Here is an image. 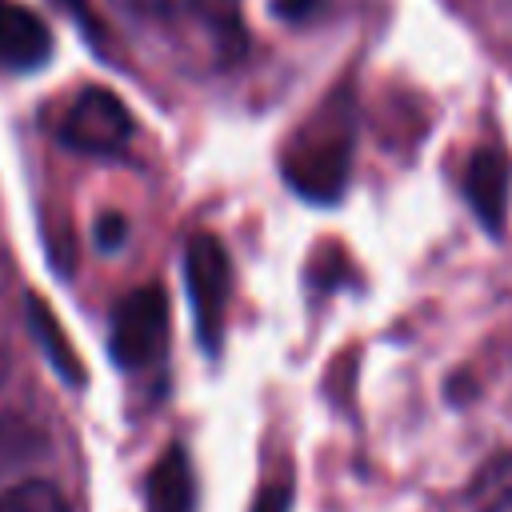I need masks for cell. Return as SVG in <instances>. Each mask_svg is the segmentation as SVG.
Returning a JSON list of instances; mask_svg holds the SVG:
<instances>
[{
  "label": "cell",
  "instance_id": "11",
  "mask_svg": "<svg viewBox=\"0 0 512 512\" xmlns=\"http://www.w3.org/2000/svg\"><path fill=\"white\" fill-rule=\"evenodd\" d=\"M292 508V484L280 476V480H268L260 488V496L252 500V512H288Z\"/></svg>",
  "mask_w": 512,
  "mask_h": 512
},
{
  "label": "cell",
  "instance_id": "8",
  "mask_svg": "<svg viewBox=\"0 0 512 512\" xmlns=\"http://www.w3.org/2000/svg\"><path fill=\"white\" fill-rule=\"evenodd\" d=\"M472 512H512V456L488 460L468 484Z\"/></svg>",
  "mask_w": 512,
  "mask_h": 512
},
{
  "label": "cell",
  "instance_id": "3",
  "mask_svg": "<svg viewBox=\"0 0 512 512\" xmlns=\"http://www.w3.org/2000/svg\"><path fill=\"white\" fill-rule=\"evenodd\" d=\"M112 356L124 368H148L168 344V296L156 284L132 288L112 312Z\"/></svg>",
  "mask_w": 512,
  "mask_h": 512
},
{
  "label": "cell",
  "instance_id": "4",
  "mask_svg": "<svg viewBox=\"0 0 512 512\" xmlns=\"http://www.w3.org/2000/svg\"><path fill=\"white\" fill-rule=\"evenodd\" d=\"M132 136V116L124 108V100L108 88H84L76 92V100L68 104L64 120H60V140L76 152H92V156H112L128 144Z\"/></svg>",
  "mask_w": 512,
  "mask_h": 512
},
{
  "label": "cell",
  "instance_id": "6",
  "mask_svg": "<svg viewBox=\"0 0 512 512\" xmlns=\"http://www.w3.org/2000/svg\"><path fill=\"white\" fill-rule=\"evenodd\" d=\"M52 56V36L24 4L0 0V72H32Z\"/></svg>",
  "mask_w": 512,
  "mask_h": 512
},
{
  "label": "cell",
  "instance_id": "1",
  "mask_svg": "<svg viewBox=\"0 0 512 512\" xmlns=\"http://www.w3.org/2000/svg\"><path fill=\"white\" fill-rule=\"evenodd\" d=\"M348 168H352V104L348 96H332L288 140L284 176L300 196L328 204L344 192Z\"/></svg>",
  "mask_w": 512,
  "mask_h": 512
},
{
  "label": "cell",
  "instance_id": "9",
  "mask_svg": "<svg viewBox=\"0 0 512 512\" xmlns=\"http://www.w3.org/2000/svg\"><path fill=\"white\" fill-rule=\"evenodd\" d=\"M0 512H68V500L52 480H20L0 488Z\"/></svg>",
  "mask_w": 512,
  "mask_h": 512
},
{
  "label": "cell",
  "instance_id": "10",
  "mask_svg": "<svg viewBox=\"0 0 512 512\" xmlns=\"http://www.w3.org/2000/svg\"><path fill=\"white\" fill-rule=\"evenodd\" d=\"M28 308H32V332L44 340V348L52 352V364L68 376V380H76L80 376V368H76V360L68 356V344H64V336H60V328H56V316L52 312H44L36 300H28Z\"/></svg>",
  "mask_w": 512,
  "mask_h": 512
},
{
  "label": "cell",
  "instance_id": "7",
  "mask_svg": "<svg viewBox=\"0 0 512 512\" xmlns=\"http://www.w3.org/2000/svg\"><path fill=\"white\" fill-rule=\"evenodd\" d=\"M196 508V472L180 444H168V452L148 472V512H192Z\"/></svg>",
  "mask_w": 512,
  "mask_h": 512
},
{
  "label": "cell",
  "instance_id": "5",
  "mask_svg": "<svg viewBox=\"0 0 512 512\" xmlns=\"http://www.w3.org/2000/svg\"><path fill=\"white\" fill-rule=\"evenodd\" d=\"M464 196L476 212V220L488 232H504L508 220V196H512V164L500 148H476L464 168Z\"/></svg>",
  "mask_w": 512,
  "mask_h": 512
},
{
  "label": "cell",
  "instance_id": "2",
  "mask_svg": "<svg viewBox=\"0 0 512 512\" xmlns=\"http://www.w3.org/2000/svg\"><path fill=\"white\" fill-rule=\"evenodd\" d=\"M184 284L192 300V316L200 328V344L208 352L220 348L224 340V316H228V296H232V264L228 252L216 236L196 232L184 248Z\"/></svg>",
  "mask_w": 512,
  "mask_h": 512
}]
</instances>
